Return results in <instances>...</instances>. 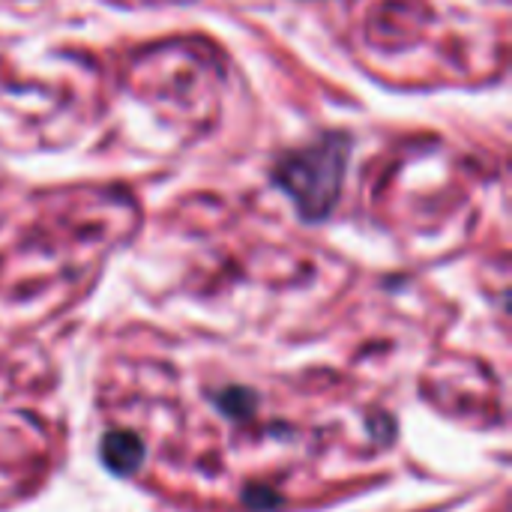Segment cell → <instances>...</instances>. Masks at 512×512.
Masks as SVG:
<instances>
[{
    "label": "cell",
    "instance_id": "cell-1",
    "mask_svg": "<svg viewBox=\"0 0 512 512\" xmlns=\"http://www.w3.org/2000/svg\"><path fill=\"white\" fill-rule=\"evenodd\" d=\"M351 144L345 135H324L321 141L288 153L276 171L273 180L291 195L303 219L315 222L324 219L342 192L345 165H348Z\"/></svg>",
    "mask_w": 512,
    "mask_h": 512
},
{
    "label": "cell",
    "instance_id": "cell-2",
    "mask_svg": "<svg viewBox=\"0 0 512 512\" xmlns=\"http://www.w3.org/2000/svg\"><path fill=\"white\" fill-rule=\"evenodd\" d=\"M102 459L108 462L111 471L126 474V471H132V468L141 465L144 450H141L138 438L126 435V432H114V435H108L105 444H102Z\"/></svg>",
    "mask_w": 512,
    "mask_h": 512
}]
</instances>
